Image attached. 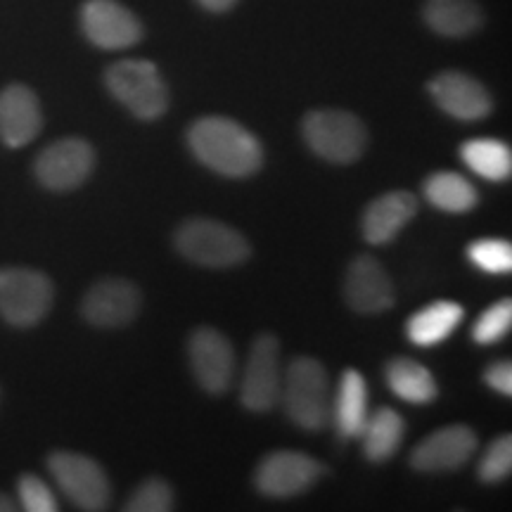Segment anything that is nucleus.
Instances as JSON below:
<instances>
[{
	"instance_id": "obj_1",
	"label": "nucleus",
	"mask_w": 512,
	"mask_h": 512,
	"mask_svg": "<svg viewBox=\"0 0 512 512\" xmlns=\"http://www.w3.org/2000/svg\"><path fill=\"white\" fill-rule=\"evenodd\" d=\"M188 145L197 162L226 178H249L261 169L259 138L228 117H202L188 128Z\"/></svg>"
},
{
	"instance_id": "obj_2",
	"label": "nucleus",
	"mask_w": 512,
	"mask_h": 512,
	"mask_svg": "<svg viewBox=\"0 0 512 512\" xmlns=\"http://www.w3.org/2000/svg\"><path fill=\"white\" fill-rule=\"evenodd\" d=\"M280 396H283L287 418L297 427L306 432H318L328 425L332 415L330 377L316 358H294L285 373Z\"/></svg>"
},
{
	"instance_id": "obj_3",
	"label": "nucleus",
	"mask_w": 512,
	"mask_h": 512,
	"mask_svg": "<svg viewBox=\"0 0 512 512\" xmlns=\"http://www.w3.org/2000/svg\"><path fill=\"white\" fill-rule=\"evenodd\" d=\"M176 252L190 264L207 268H230L249 259L252 245L240 230L211 219L185 221L174 235Z\"/></svg>"
},
{
	"instance_id": "obj_4",
	"label": "nucleus",
	"mask_w": 512,
	"mask_h": 512,
	"mask_svg": "<svg viewBox=\"0 0 512 512\" xmlns=\"http://www.w3.org/2000/svg\"><path fill=\"white\" fill-rule=\"evenodd\" d=\"M110 93L133 117L155 121L169 110V88L162 72L150 60L114 62L105 74Z\"/></svg>"
},
{
	"instance_id": "obj_5",
	"label": "nucleus",
	"mask_w": 512,
	"mask_h": 512,
	"mask_svg": "<svg viewBox=\"0 0 512 512\" xmlns=\"http://www.w3.org/2000/svg\"><path fill=\"white\" fill-rule=\"evenodd\" d=\"M306 145L332 164H354L368 145V128L347 110H313L302 121Z\"/></svg>"
},
{
	"instance_id": "obj_6",
	"label": "nucleus",
	"mask_w": 512,
	"mask_h": 512,
	"mask_svg": "<svg viewBox=\"0 0 512 512\" xmlns=\"http://www.w3.org/2000/svg\"><path fill=\"white\" fill-rule=\"evenodd\" d=\"M53 306V283L46 273L31 268L0 271V316L15 328H31L48 316Z\"/></svg>"
},
{
	"instance_id": "obj_7",
	"label": "nucleus",
	"mask_w": 512,
	"mask_h": 512,
	"mask_svg": "<svg viewBox=\"0 0 512 512\" xmlns=\"http://www.w3.org/2000/svg\"><path fill=\"white\" fill-rule=\"evenodd\" d=\"M48 467L55 482L76 508L105 510L110 503V482L105 470L93 458L81 453L57 451L48 458Z\"/></svg>"
},
{
	"instance_id": "obj_8",
	"label": "nucleus",
	"mask_w": 512,
	"mask_h": 512,
	"mask_svg": "<svg viewBox=\"0 0 512 512\" xmlns=\"http://www.w3.org/2000/svg\"><path fill=\"white\" fill-rule=\"evenodd\" d=\"M325 472V465L306 453L275 451L256 467L254 484L268 498H292L309 491Z\"/></svg>"
},
{
	"instance_id": "obj_9",
	"label": "nucleus",
	"mask_w": 512,
	"mask_h": 512,
	"mask_svg": "<svg viewBox=\"0 0 512 512\" xmlns=\"http://www.w3.org/2000/svg\"><path fill=\"white\" fill-rule=\"evenodd\" d=\"M283 377H280V344L273 335H259L252 342L240 384L242 406L252 413H266L278 403Z\"/></svg>"
},
{
	"instance_id": "obj_10",
	"label": "nucleus",
	"mask_w": 512,
	"mask_h": 512,
	"mask_svg": "<svg viewBox=\"0 0 512 512\" xmlns=\"http://www.w3.org/2000/svg\"><path fill=\"white\" fill-rule=\"evenodd\" d=\"M81 29L100 50H126L143 41V22L119 0H86L81 8Z\"/></svg>"
},
{
	"instance_id": "obj_11",
	"label": "nucleus",
	"mask_w": 512,
	"mask_h": 512,
	"mask_svg": "<svg viewBox=\"0 0 512 512\" xmlns=\"http://www.w3.org/2000/svg\"><path fill=\"white\" fill-rule=\"evenodd\" d=\"M192 375L204 392L226 394L235 377V351L223 332L214 328L192 330L188 339Z\"/></svg>"
},
{
	"instance_id": "obj_12",
	"label": "nucleus",
	"mask_w": 512,
	"mask_h": 512,
	"mask_svg": "<svg viewBox=\"0 0 512 512\" xmlns=\"http://www.w3.org/2000/svg\"><path fill=\"white\" fill-rule=\"evenodd\" d=\"M95 166V150L81 138H64L48 145L36 159V178L48 190H74L86 183Z\"/></svg>"
},
{
	"instance_id": "obj_13",
	"label": "nucleus",
	"mask_w": 512,
	"mask_h": 512,
	"mask_svg": "<svg viewBox=\"0 0 512 512\" xmlns=\"http://www.w3.org/2000/svg\"><path fill=\"white\" fill-rule=\"evenodd\" d=\"M140 304H143V294L131 280L102 278L86 292L81 313L93 328L112 330L131 323L138 316Z\"/></svg>"
},
{
	"instance_id": "obj_14",
	"label": "nucleus",
	"mask_w": 512,
	"mask_h": 512,
	"mask_svg": "<svg viewBox=\"0 0 512 512\" xmlns=\"http://www.w3.org/2000/svg\"><path fill=\"white\" fill-rule=\"evenodd\" d=\"M427 88L439 110L458 121H479L494 110V100L484 83L456 69L437 74Z\"/></svg>"
},
{
	"instance_id": "obj_15",
	"label": "nucleus",
	"mask_w": 512,
	"mask_h": 512,
	"mask_svg": "<svg viewBox=\"0 0 512 512\" xmlns=\"http://www.w3.org/2000/svg\"><path fill=\"white\" fill-rule=\"evenodd\" d=\"M344 299L349 309L363 316H375L394 306V285L389 273L375 256L361 254L351 261L344 280Z\"/></svg>"
},
{
	"instance_id": "obj_16",
	"label": "nucleus",
	"mask_w": 512,
	"mask_h": 512,
	"mask_svg": "<svg viewBox=\"0 0 512 512\" xmlns=\"http://www.w3.org/2000/svg\"><path fill=\"white\" fill-rule=\"evenodd\" d=\"M479 439L467 425L441 427L415 446L411 465L420 472H446L458 470L477 451Z\"/></svg>"
},
{
	"instance_id": "obj_17",
	"label": "nucleus",
	"mask_w": 512,
	"mask_h": 512,
	"mask_svg": "<svg viewBox=\"0 0 512 512\" xmlns=\"http://www.w3.org/2000/svg\"><path fill=\"white\" fill-rule=\"evenodd\" d=\"M43 128V112L36 93L22 83H12L0 93V140L8 147H24Z\"/></svg>"
},
{
	"instance_id": "obj_18",
	"label": "nucleus",
	"mask_w": 512,
	"mask_h": 512,
	"mask_svg": "<svg viewBox=\"0 0 512 512\" xmlns=\"http://www.w3.org/2000/svg\"><path fill=\"white\" fill-rule=\"evenodd\" d=\"M415 214H418V200L411 192L394 190L380 195L368 204L363 214V238L377 247L389 245L413 221Z\"/></svg>"
},
{
	"instance_id": "obj_19",
	"label": "nucleus",
	"mask_w": 512,
	"mask_h": 512,
	"mask_svg": "<svg viewBox=\"0 0 512 512\" xmlns=\"http://www.w3.org/2000/svg\"><path fill=\"white\" fill-rule=\"evenodd\" d=\"M422 19L434 34L465 38L482 29L484 10L477 0H425Z\"/></svg>"
},
{
	"instance_id": "obj_20",
	"label": "nucleus",
	"mask_w": 512,
	"mask_h": 512,
	"mask_svg": "<svg viewBox=\"0 0 512 512\" xmlns=\"http://www.w3.org/2000/svg\"><path fill=\"white\" fill-rule=\"evenodd\" d=\"M335 427L344 439L361 437L363 425L368 420V384L358 370L347 368L339 380V392L335 399Z\"/></svg>"
},
{
	"instance_id": "obj_21",
	"label": "nucleus",
	"mask_w": 512,
	"mask_h": 512,
	"mask_svg": "<svg viewBox=\"0 0 512 512\" xmlns=\"http://www.w3.org/2000/svg\"><path fill=\"white\" fill-rule=\"evenodd\" d=\"M465 311L456 302H437L427 309H420L406 323V335L415 347H437L453 335L463 320Z\"/></svg>"
},
{
	"instance_id": "obj_22",
	"label": "nucleus",
	"mask_w": 512,
	"mask_h": 512,
	"mask_svg": "<svg viewBox=\"0 0 512 512\" xmlns=\"http://www.w3.org/2000/svg\"><path fill=\"white\" fill-rule=\"evenodd\" d=\"M387 384L401 401L413 406H427L437 399L439 387L434 375L413 358H394L387 363Z\"/></svg>"
},
{
	"instance_id": "obj_23",
	"label": "nucleus",
	"mask_w": 512,
	"mask_h": 512,
	"mask_svg": "<svg viewBox=\"0 0 512 512\" xmlns=\"http://www.w3.org/2000/svg\"><path fill=\"white\" fill-rule=\"evenodd\" d=\"M403 434H406V422L401 415L392 408H377L363 425V453L370 463H384L399 451Z\"/></svg>"
},
{
	"instance_id": "obj_24",
	"label": "nucleus",
	"mask_w": 512,
	"mask_h": 512,
	"mask_svg": "<svg viewBox=\"0 0 512 512\" xmlns=\"http://www.w3.org/2000/svg\"><path fill=\"white\" fill-rule=\"evenodd\" d=\"M422 190H425L427 202L441 211H448V214H465V211L475 209L479 202L475 185L467 181L465 176L453 174V171L432 174L422 185Z\"/></svg>"
},
{
	"instance_id": "obj_25",
	"label": "nucleus",
	"mask_w": 512,
	"mask_h": 512,
	"mask_svg": "<svg viewBox=\"0 0 512 512\" xmlns=\"http://www.w3.org/2000/svg\"><path fill=\"white\" fill-rule=\"evenodd\" d=\"M460 157L463 162L475 171L477 176L486 178V181H508L512 174V152L510 147L494 138H475L467 140L460 147Z\"/></svg>"
},
{
	"instance_id": "obj_26",
	"label": "nucleus",
	"mask_w": 512,
	"mask_h": 512,
	"mask_svg": "<svg viewBox=\"0 0 512 512\" xmlns=\"http://www.w3.org/2000/svg\"><path fill=\"white\" fill-rule=\"evenodd\" d=\"M467 259L475 264L479 271L503 275L512 271V245L498 238H482L470 242L467 247Z\"/></svg>"
},
{
	"instance_id": "obj_27",
	"label": "nucleus",
	"mask_w": 512,
	"mask_h": 512,
	"mask_svg": "<svg viewBox=\"0 0 512 512\" xmlns=\"http://www.w3.org/2000/svg\"><path fill=\"white\" fill-rule=\"evenodd\" d=\"M174 489L164 479L152 477L145 479L143 484L133 491V496L128 498L126 510L128 512H169L174 510Z\"/></svg>"
},
{
	"instance_id": "obj_28",
	"label": "nucleus",
	"mask_w": 512,
	"mask_h": 512,
	"mask_svg": "<svg viewBox=\"0 0 512 512\" xmlns=\"http://www.w3.org/2000/svg\"><path fill=\"white\" fill-rule=\"evenodd\" d=\"M510 325H512V302L510 299H503V302L489 306V309L477 318L472 337H475L477 344H496L508 335Z\"/></svg>"
},
{
	"instance_id": "obj_29",
	"label": "nucleus",
	"mask_w": 512,
	"mask_h": 512,
	"mask_svg": "<svg viewBox=\"0 0 512 512\" xmlns=\"http://www.w3.org/2000/svg\"><path fill=\"white\" fill-rule=\"evenodd\" d=\"M512 472V437H498L491 441V446L486 448L482 463H479V479L486 484L503 482L505 477H510Z\"/></svg>"
},
{
	"instance_id": "obj_30",
	"label": "nucleus",
	"mask_w": 512,
	"mask_h": 512,
	"mask_svg": "<svg viewBox=\"0 0 512 512\" xmlns=\"http://www.w3.org/2000/svg\"><path fill=\"white\" fill-rule=\"evenodd\" d=\"M17 491H19V503H22V508L29 512H55L60 508L55 494L50 491V486L36 475L19 477Z\"/></svg>"
},
{
	"instance_id": "obj_31",
	"label": "nucleus",
	"mask_w": 512,
	"mask_h": 512,
	"mask_svg": "<svg viewBox=\"0 0 512 512\" xmlns=\"http://www.w3.org/2000/svg\"><path fill=\"white\" fill-rule=\"evenodd\" d=\"M486 384H489L491 389L498 394H505V396H512V366L508 361H498L486 370L484 375Z\"/></svg>"
},
{
	"instance_id": "obj_32",
	"label": "nucleus",
	"mask_w": 512,
	"mask_h": 512,
	"mask_svg": "<svg viewBox=\"0 0 512 512\" xmlns=\"http://www.w3.org/2000/svg\"><path fill=\"white\" fill-rule=\"evenodd\" d=\"M207 12H214V15H221V12L233 10L240 0H197Z\"/></svg>"
},
{
	"instance_id": "obj_33",
	"label": "nucleus",
	"mask_w": 512,
	"mask_h": 512,
	"mask_svg": "<svg viewBox=\"0 0 512 512\" xmlns=\"http://www.w3.org/2000/svg\"><path fill=\"white\" fill-rule=\"evenodd\" d=\"M12 510H17V505L12 503V498L0 494V512H12Z\"/></svg>"
}]
</instances>
